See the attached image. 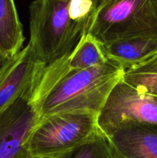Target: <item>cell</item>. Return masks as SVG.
<instances>
[{"instance_id":"cell-15","label":"cell","mask_w":157,"mask_h":158,"mask_svg":"<svg viewBox=\"0 0 157 158\" xmlns=\"http://www.w3.org/2000/svg\"><path fill=\"white\" fill-rule=\"evenodd\" d=\"M31 158H55V157H31Z\"/></svg>"},{"instance_id":"cell-8","label":"cell","mask_w":157,"mask_h":158,"mask_svg":"<svg viewBox=\"0 0 157 158\" xmlns=\"http://www.w3.org/2000/svg\"><path fill=\"white\" fill-rule=\"evenodd\" d=\"M106 136L117 158H157L155 125H129Z\"/></svg>"},{"instance_id":"cell-7","label":"cell","mask_w":157,"mask_h":158,"mask_svg":"<svg viewBox=\"0 0 157 158\" xmlns=\"http://www.w3.org/2000/svg\"><path fill=\"white\" fill-rule=\"evenodd\" d=\"M39 117L28 98L0 114V158H31L29 143Z\"/></svg>"},{"instance_id":"cell-10","label":"cell","mask_w":157,"mask_h":158,"mask_svg":"<svg viewBox=\"0 0 157 158\" xmlns=\"http://www.w3.org/2000/svg\"><path fill=\"white\" fill-rule=\"evenodd\" d=\"M25 37L14 0H0V60L13 56L22 49Z\"/></svg>"},{"instance_id":"cell-11","label":"cell","mask_w":157,"mask_h":158,"mask_svg":"<svg viewBox=\"0 0 157 158\" xmlns=\"http://www.w3.org/2000/svg\"><path fill=\"white\" fill-rule=\"evenodd\" d=\"M106 62L101 44L90 34L84 33L69 55L54 63L64 70L73 71L95 67Z\"/></svg>"},{"instance_id":"cell-4","label":"cell","mask_w":157,"mask_h":158,"mask_svg":"<svg viewBox=\"0 0 157 158\" xmlns=\"http://www.w3.org/2000/svg\"><path fill=\"white\" fill-rule=\"evenodd\" d=\"M98 116L75 111L40 119L29 140L31 157L58 158L93 140L101 132Z\"/></svg>"},{"instance_id":"cell-9","label":"cell","mask_w":157,"mask_h":158,"mask_svg":"<svg viewBox=\"0 0 157 158\" xmlns=\"http://www.w3.org/2000/svg\"><path fill=\"white\" fill-rule=\"evenodd\" d=\"M107 61L124 71L144 63L157 54V38L133 37L102 44Z\"/></svg>"},{"instance_id":"cell-14","label":"cell","mask_w":157,"mask_h":158,"mask_svg":"<svg viewBox=\"0 0 157 158\" xmlns=\"http://www.w3.org/2000/svg\"><path fill=\"white\" fill-rule=\"evenodd\" d=\"M129 69L137 71L140 73H157V54L153 56L145 61L144 63L138 65Z\"/></svg>"},{"instance_id":"cell-13","label":"cell","mask_w":157,"mask_h":158,"mask_svg":"<svg viewBox=\"0 0 157 158\" xmlns=\"http://www.w3.org/2000/svg\"><path fill=\"white\" fill-rule=\"evenodd\" d=\"M122 80L139 92L157 97V73L128 69L124 72Z\"/></svg>"},{"instance_id":"cell-6","label":"cell","mask_w":157,"mask_h":158,"mask_svg":"<svg viewBox=\"0 0 157 158\" xmlns=\"http://www.w3.org/2000/svg\"><path fill=\"white\" fill-rule=\"evenodd\" d=\"M45 67L29 43L13 56L0 60V114L18 99L30 100Z\"/></svg>"},{"instance_id":"cell-12","label":"cell","mask_w":157,"mask_h":158,"mask_svg":"<svg viewBox=\"0 0 157 158\" xmlns=\"http://www.w3.org/2000/svg\"><path fill=\"white\" fill-rule=\"evenodd\" d=\"M58 158H117L109 139L101 132L88 143Z\"/></svg>"},{"instance_id":"cell-1","label":"cell","mask_w":157,"mask_h":158,"mask_svg":"<svg viewBox=\"0 0 157 158\" xmlns=\"http://www.w3.org/2000/svg\"><path fill=\"white\" fill-rule=\"evenodd\" d=\"M124 72L109 61L95 67L73 71L64 70L52 63L43 69L30 102L39 120L75 111L99 114Z\"/></svg>"},{"instance_id":"cell-5","label":"cell","mask_w":157,"mask_h":158,"mask_svg":"<svg viewBox=\"0 0 157 158\" xmlns=\"http://www.w3.org/2000/svg\"><path fill=\"white\" fill-rule=\"evenodd\" d=\"M98 125L105 135L129 125L157 126V97L139 92L121 80L100 110Z\"/></svg>"},{"instance_id":"cell-2","label":"cell","mask_w":157,"mask_h":158,"mask_svg":"<svg viewBox=\"0 0 157 158\" xmlns=\"http://www.w3.org/2000/svg\"><path fill=\"white\" fill-rule=\"evenodd\" d=\"M69 0H32L29 7L34 56L49 66L69 55L85 33L69 15Z\"/></svg>"},{"instance_id":"cell-3","label":"cell","mask_w":157,"mask_h":158,"mask_svg":"<svg viewBox=\"0 0 157 158\" xmlns=\"http://www.w3.org/2000/svg\"><path fill=\"white\" fill-rule=\"evenodd\" d=\"M89 33L100 44L133 37L157 38V0H92Z\"/></svg>"}]
</instances>
